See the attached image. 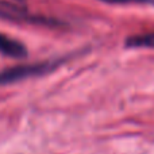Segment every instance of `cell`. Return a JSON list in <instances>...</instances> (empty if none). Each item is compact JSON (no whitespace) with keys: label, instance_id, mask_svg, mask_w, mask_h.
<instances>
[{"label":"cell","instance_id":"1","mask_svg":"<svg viewBox=\"0 0 154 154\" xmlns=\"http://www.w3.org/2000/svg\"><path fill=\"white\" fill-rule=\"evenodd\" d=\"M58 62H42V64H26V65H19V66H14L10 69H5L0 72V84H11V82L19 81V80L27 79L31 76H37L41 73H45L51 70L54 66H57Z\"/></svg>","mask_w":154,"mask_h":154},{"label":"cell","instance_id":"2","mask_svg":"<svg viewBox=\"0 0 154 154\" xmlns=\"http://www.w3.org/2000/svg\"><path fill=\"white\" fill-rule=\"evenodd\" d=\"M0 53L4 56L15 57V58H22L27 56V50L23 46V43L12 39L10 37L0 34Z\"/></svg>","mask_w":154,"mask_h":154},{"label":"cell","instance_id":"3","mask_svg":"<svg viewBox=\"0 0 154 154\" xmlns=\"http://www.w3.org/2000/svg\"><path fill=\"white\" fill-rule=\"evenodd\" d=\"M126 46H128V48H150V49H154V32L133 35V37L127 38Z\"/></svg>","mask_w":154,"mask_h":154},{"label":"cell","instance_id":"4","mask_svg":"<svg viewBox=\"0 0 154 154\" xmlns=\"http://www.w3.org/2000/svg\"><path fill=\"white\" fill-rule=\"evenodd\" d=\"M112 4H130V3H154V0H101Z\"/></svg>","mask_w":154,"mask_h":154}]
</instances>
